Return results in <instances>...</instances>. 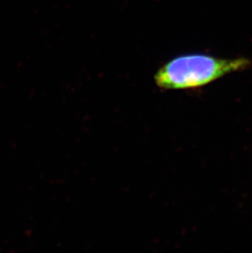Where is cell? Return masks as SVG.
Returning <instances> with one entry per match:
<instances>
[{
  "mask_svg": "<svg viewBox=\"0 0 252 253\" xmlns=\"http://www.w3.org/2000/svg\"><path fill=\"white\" fill-rule=\"evenodd\" d=\"M246 57L222 58L206 53H185L162 65L154 75L156 85L163 90L202 88L227 75L250 67Z\"/></svg>",
  "mask_w": 252,
  "mask_h": 253,
  "instance_id": "1",
  "label": "cell"
}]
</instances>
